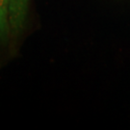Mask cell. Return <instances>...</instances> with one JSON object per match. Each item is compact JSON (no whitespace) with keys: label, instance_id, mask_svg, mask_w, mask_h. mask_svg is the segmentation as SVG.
Wrapping results in <instances>:
<instances>
[{"label":"cell","instance_id":"1","mask_svg":"<svg viewBox=\"0 0 130 130\" xmlns=\"http://www.w3.org/2000/svg\"><path fill=\"white\" fill-rule=\"evenodd\" d=\"M29 0H9L10 27L14 32H19L23 27L26 19Z\"/></svg>","mask_w":130,"mask_h":130},{"label":"cell","instance_id":"2","mask_svg":"<svg viewBox=\"0 0 130 130\" xmlns=\"http://www.w3.org/2000/svg\"><path fill=\"white\" fill-rule=\"evenodd\" d=\"M10 26L9 0H0V37L5 36Z\"/></svg>","mask_w":130,"mask_h":130}]
</instances>
